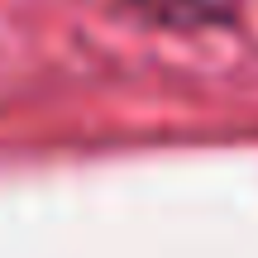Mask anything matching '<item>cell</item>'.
Here are the masks:
<instances>
[{"label":"cell","mask_w":258,"mask_h":258,"mask_svg":"<svg viewBox=\"0 0 258 258\" xmlns=\"http://www.w3.org/2000/svg\"><path fill=\"white\" fill-rule=\"evenodd\" d=\"M120 5L163 29H206V24H225L239 0H120Z\"/></svg>","instance_id":"1"}]
</instances>
